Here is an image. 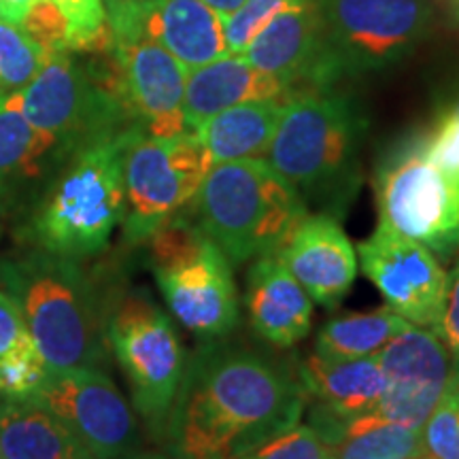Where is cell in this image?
Wrapping results in <instances>:
<instances>
[{"instance_id": "1", "label": "cell", "mask_w": 459, "mask_h": 459, "mask_svg": "<svg viewBox=\"0 0 459 459\" xmlns=\"http://www.w3.org/2000/svg\"><path fill=\"white\" fill-rule=\"evenodd\" d=\"M307 400L298 368L213 338L186 364L164 438L181 459L245 457L294 428Z\"/></svg>"}, {"instance_id": "2", "label": "cell", "mask_w": 459, "mask_h": 459, "mask_svg": "<svg viewBox=\"0 0 459 459\" xmlns=\"http://www.w3.org/2000/svg\"><path fill=\"white\" fill-rule=\"evenodd\" d=\"M368 117L349 91L296 90L287 99L266 162L283 175L307 206L336 220L361 186V149Z\"/></svg>"}, {"instance_id": "3", "label": "cell", "mask_w": 459, "mask_h": 459, "mask_svg": "<svg viewBox=\"0 0 459 459\" xmlns=\"http://www.w3.org/2000/svg\"><path fill=\"white\" fill-rule=\"evenodd\" d=\"M0 281L20 307L49 370L100 368L107 328L77 260L41 249L4 262Z\"/></svg>"}, {"instance_id": "4", "label": "cell", "mask_w": 459, "mask_h": 459, "mask_svg": "<svg viewBox=\"0 0 459 459\" xmlns=\"http://www.w3.org/2000/svg\"><path fill=\"white\" fill-rule=\"evenodd\" d=\"M187 209L232 268L274 254L308 213L296 187L266 160L213 164Z\"/></svg>"}, {"instance_id": "5", "label": "cell", "mask_w": 459, "mask_h": 459, "mask_svg": "<svg viewBox=\"0 0 459 459\" xmlns=\"http://www.w3.org/2000/svg\"><path fill=\"white\" fill-rule=\"evenodd\" d=\"M141 132L134 126L71 153L34 221L41 249L77 262L107 249L126 215V149Z\"/></svg>"}, {"instance_id": "6", "label": "cell", "mask_w": 459, "mask_h": 459, "mask_svg": "<svg viewBox=\"0 0 459 459\" xmlns=\"http://www.w3.org/2000/svg\"><path fill=\"white\" fill-rule=\"evenodd\" d=\"M145 243L160 294L183 328L206 341L238 328L240 298L232 264L192 217H170Z\"/></svg>"}, {"instance_id": "7", "label": "cell", "mask_w": 459, "mask_h": 459, "mask_svg": "<svg viewBox=\"0 0 459 459\" xmlns=\"http://www.w3.org/2000/svg\"><path fill=\"white\" fill-rule=\"evenodd\" d=\"M20 96L28 122L68 153L139 126L122 99L115 62L94 68L73 51H51Z\"/></svg>"}, {"instance_id": "8", "label": "cell", "mask_w": 459, "mask_h": 459, "mask_svg": "<svg viewBox=\"0 0 459 459\" xmlns=\"http://www.w3.org/2000/svg\"><path fill=\"white\" fill-rule=\"evenodd\" d=\"M107 342L128 378L134 411L164 438L187 364L170 317L152 298L132 291L107 321Z\"/></svg>"}, {"instance_id": "9", "label": "cell", "mask_w": 459, "mask_h": 459, "mask_svg": "<svg viewBox=\"0 0 459 459\" xmlns=\"http://www.w3.org/2000/svg\"><path fill=\"white\" fill-rule=\"evenodd\" d=\"M378 226L417 240L436 257L459 249V179L428 160L421 136L400 143L375 172Z\"/></svg>"}, {"instance_id": "10", "label": "cell", "mask_w": 459, "mask_h": 459, "mask_svg": "<svg viewBox=\"0 0 459 459\" xmlns=\"http://www.w3.org/2000/svg\"><path fill=\"white\" fill-rule=\"evenodd\" d=\"M211 166L213 160L196 132L166 139L136 134L124 158L126 243H145L164 221L183 213Z\"/></svg>"}, {"instance_id": "11", "label": "cell", "mask_w": 459, "mask_h": 459, "mask_svg": "<svg viewBox=\"0 0 459 459\" xmlns=\"http://www.w3.org/2000/svg\"><path fill=\"white\" fill-rule=\"evenodd\" d=\"M325 39L342 77L400 65L432 28L428 0H317Z\"/></svg>"}, {"instance_id": "12", "label": "cell", "mask_w": 459, "mask_h": 459, "mask_svg": "<svg viewBox=\"0 0 459 459\" xmlns=\"http://www.w3.org/2000/svg\"><path fill=\"white\" fill-rule=\"evenodd\" d=\"M32 398L48 406L94 459L136 455L134 411L102 368L49 370Z\"/></svg>"}, {"instance_id": "13", "label": "cell", "mask_w": 459, "mask_h": 459, "mask_svg": "<svg viewBox=\"0 0 459 459\" xmlns=\"http://www.w3.org/2000/svg\"><path fill=\"white\" fill-rule=\"evenodd\" d=\"M358 262L394 313L417 328L436 330L449 274L428 247L378 226L358 245Z\"/></svg>"}, {"instance_id": "14", "label": "cell", "mask_w": 459, "mask_h": 459, "mask_svg": "<svg viewBox=\"0 0 459 459\" xmlns=\"http://www.w3.org/2000/svg\"><path fill=\"white\" fill-rule=\"evenodd\" d=\"M377 359L385 389L370 417L421 429L451 385V359L443 341L434 330L409 325L377 353Z\"/></svg>"}, {"instance_id": "15", "label": "cell", "mask_w": 459, "mask_h": 459, "mask_svg": "<svg viewBox=\"0 0 459 459\" xmlns=\"http://www.w3.org/2000/svg\"><path fill=\"white\" fill-rule=\"evenodd\" d=\"M115 41L152 39L187 71L228 56L223 20L203 0H134L107 7Z\"/></svg>"}, {"instance_id": "16", "label": "cell", "mask_w": 459, "mask_h": 459, "mask_svg": "<svg viewBox=\"0 0 459 459\" xmlns=\"http://www.w3.org/2000/svg\"><path fill=\"white\" fill-rule=\"evenodd\" d=\"M113 62L119 91L134 117L149 136H177L186 128L187 68L152 39H128L113 43Z\"/></svg>"}, {"instance_id": "17", "label": "cell", "mask_w": 459, "mask_h": 459, "mask_svg": "<svg viewBox=\"0 0 459 459\" xmlns=\"http://www.w3.org/2000/svg\"><path fill=\"white\" fill-rule=\"evenodd\" d=\"M249 65L296 90L334 88L344 82L325 39L317 0H302L268 24L243 51Z\"/></svg>"}, {"instance_id": "18", "label": "cell", "mask_w": 459, "mask_h": 459, "mask_svg": "<svg viewBox=\"0 0 459 459\" xmlns=\"http://www.w3.org/2000/svg\"><path fill=\"white\" fill-rule=\"evenodd\" d=\"M307 398L315 400L311 426L328 445L344 423L370 415L385 389V377L377 355L372 358H334L308 353L298 364Z\"/></svg>"}, {"instance_id": "19", "label": "cell", "mask_w": 459, "mask_h": 459, "mask_svg": "<svg viewBox=\"0 0 459 459\" xmlns=\"http://www.w3.org/2000/svg\"><path fill=\"white\" fill-rule=\"evenodd\" d=\"M277 255L311 300L325 308L338 307L358 277V251L328 213L304 215Z\"/></svg>"}, {"instance_id": "20", "label": "cell", "mask_w": 459, "mask_h": 459, "mask_svg": "<svg viewBox=\"0 0 459 459\" xmlns=\"http://www.w3.org/2000/svg\"><path fill=\"white\" fill-rule=\"evenodd\" d=\"M245 308L255 334L279 349H291L311 332V296L291 277L277 251L251 262L245 279Z\"/></svg>"}, {"instance_id": "21", "label": "cell", "mask_w": 459, "mask_h": 459, "mask_svg": "<svg viewBox=\"0 0 459 459\" xmlns=\"http://www.w3.org/2000/svg\"><path fill=\"white\" fill-rule=\"evenodd\" d=\"M290 94V85L249 65L243 56H223L187 73L183 99L186 128L196 132L206 119L243 102L283 99Z\"/></svg>"}, {"instance_id": "22", "label": "cell", "mask_w": 459, "mask_h": 459, "mask_svg": "<svg viewBox=\"0 0 459 459\" xmlns=\"http://www.w3.org/2000/svg\"><path fill=\"white\" fill-rule=\"evenodd\" d=\"M3 459H94L37 398L0 400Z\"/></svg>"}, {"instance_id": "23", "label": "cell", "mask_w": 459, "mask_h": 459, "mask_svg": "<svg viewBox=\"0 0 459 459\" xmlns=\"http://www.w3.org/2000/svg\"><path fill=\"white\" fill-rule=\"evenodd\" d=\"M287 99L290 96L243 102L206 119L196 130V136L211 153L213 164L234 160H266Z\"/></svg>"}, {"instance_id": "24", "label": "cell", "mask_w": 459, "mask_h": 459, "mask_svg": "<svg viewBox=\"0 0 459 459\" xmlns=\"http://www.w3.org/2000/svg\"><path fill=\"white\" fill-rule=\"evenodd\" d=\"M409 325V321L389 307L372 313L342 315L321 325L315 338V351L334 358H372Z\"/></svg>"}, {"instance_id": "25", "label": "cell", "mask_w": 459, "mask_h": 459, "mask_svg": "<svg viewBox=\"0 0 459 459\" xmlns=\"http://www.w3.org/2000/svg\"><path fill=\"white\" fill-rule=\"evenodd\" d=\"M330 459H406L423 455L421 429L364 415L344 423L328 445Z\"/></svg>"}, {"instance_id": "26", "label": "cell", "mask_w": 459, "mask_h": 459, "mask_svg": "<svg viewBox=\"0 0 459 459\" xmlns=\"http://www.w3.org/2000/svg\"><path fill=\"white\" fill-rule=\"evenodd\" d=\"M56 143L28 122L20 91L0 96V177L32 175Z\"/></svg>"}, {"instance_id": "27", "label": "cell", "mask_w": 459, "mask_h": 459, "mask_svg": "<svg viewBox=\"0 0 459 459\" xmlns=\"http://www.w3.org/2000/svg\"><path fill=\"white\" fill-rule=\"evenodd\" d=\"M48 56L22 24L0 15V96L24 90L41 71Z\"/></svg>"}, {"instance_id": "28", "label": "cell", "mask_w": 459, "mask_h": 459, "mask_svg": "<svg viewBox=\"0 0 459 459\" xmlns=\"http://www.w3.org/2000/svg\"><path fill=\"white\" fill-rule=\"evenodd\" d=\"M68 24V51L73 54H111L113 32L105 0H51Z\"/></svg>"}, {"instance_id": "29", "label": "cell", "mask_w": 459, "mask_h": 459, "mask_svg": "<svg viewBox=\"0 0 459 459\" xmlns=\"http://www.w3.org/2000/svg\"><path fill=\"white\" fill-rule=\"evenodd\" d=\"M48 375V364L28 334L0 359V398H32Z\"/></svg>"}, {"instance_id": "30", "label": "cell", "mask_w": 459, "mask_h": 459, "mask_svg": "<svg viewBox=\"0 0 459 459\" xmlns=\"http://www.w3.org/2000/svg\"><path fill=\"white\" fill-rule=\"evenodd\" d=\"M300 3L302 0H245L232 15L223 20L228 56H243L249 43L274 17Z\"/></svg>"}, {"instance_id": "31", "label": "cell", "mask_w": 459, "mask_h": 459, "mask_svg": "<svg viewBox=\"0 0 459 459\" xmlns=\"http://www.w3.org/2000/svg\"><path fill=\"white\" fill-rule=\"evenodd\" d=\"M423 453L434 459H459V385L446 387L421 428Z\"/></svg>"}, {"instance_id": "32", "label": "cell", "mask_w": 459, "mask_h": 459, "mask_svg": "<svg viewBox=\"0 0 459 459\" xmlns=\"http://www.w3.org/2000/svg\"><path fill=\"white\" fill-rule=\"evenodd\" d=\"M249 459H330L328 445L311 423L298 421L294 428L274 436L260 449L247 455Z\"/></svg>"}, {"instance_id": "33", "label": "cell", "mask_w": 459, "mask_h": 459, "mask_svg": "<svg viewBox=\"0 0 459 459\" xmlns=\"http://www.w3.org/2000/svg\"><path fill=\"white\" fill-rule=\"evenodd\" d=\"M421 147L428 160L459 179V111L445 107L438 113L432 130L421 136Z\"/></svg>"}, {"instance_id": "34", "label": "cell", "mask_w": 459, "mask_h": 459, "mask_svg": "<svg viewBox=\"0 0 459 459\" xmlns=\"http://www.w3.org/2000/svg\"><path fill=\"white\" fill-rule=\"evenodd\" d=\"M22 28L48 54L68 51V24L51 0H37L22 20Z\"/></svg>"}, {"instance_id": "35", "label": "cell", "mask_w": 459, "mask_h": 459, "mask_svg": "<svg viewBox=\"0 0 459 459\" xmlns=\"http://www.w3.org/2000/svg\"><path fill=\"white\" fill-rule=\"evenodd\" d=\"M434 332L443 341L446 353H449L451 383L453 385H459V262L449 273L445 308Z\"/></svg>"}, {"instance_id": "36", "label": "cell", "mask_w": 459, "mask_h": 459, "mask_svg": "<svg viewBox=\"0 0 459 459\" xmlns=\"http://www.w3.org/2000/svg\"><path fill=\"white\" fill-rule=\"evenodd\" d=\"M28 334L30 332L26 328L20 307L7 291L0 290V359Z\"/></svg>"}, {"instance_id": "37", "label": "cell", "mask_w": 459, "mask_h": 459, "mask_svg": "<svg viewBox=\"0 0 459 459\" xmlns=\"http://www.w3.org/2000/svg\"><path fill=\"white\" fill-rule=\"evenodd\" d=\"M34 3L37 0H0V15L15 22V24H22V20Z\"/></svg>"}, {"instance_id": "38", "label": "cell", "mask_w": 459, "mask_h": 459, "mask_svg": "<svg viewBox=\"0 0 459 459\" xmlns=\"http://www.w3.org/2000/svg\"><path fill=\"white\" fill-rule=\"evenodd\" d=\"M203 3L209 4V7L221 17V20H226V17L232 15L234 11L245 3V0H203Z\"/></svg>"}, {"instance_id": "39", "label": "cell", "mask_w": 459, "mask_h": 459, "mask_svg": "<svg viewBox=\"0 0 459 459\" xmlns=\"http://www.w3.org/2000/svg\"><path fill=\"white\" fill-rule=\"evenodd\" d=\"M122 3H134V0H105V9L113 7V4H122Z\"/></svg>"}, {"instance_id": "40", "label": "cell", "mask_w": 459, "mask_h": 459, "mask_svg": "<svg viewBox=\"0 0 459 459\" xmlns=\"http://www.w3.org/2000/svg\"><path fill=\"white\" fill-rule=\"evenodd\" d=\"M128 459H166V457H160V455H139V453H136V455H132Z\"/></svg>"}, {"instance_id": "41", "label": "cell", "mask_w": 459, "mask_h": 459, "mask_svg": "<svg viewBox=\"0 0 459 459\" xmlns=\"http://www.w3.org/2000/svg\"><path fill=\"white\" fill-rule=\"evenodd\" d=\"M446 107H453V108H457V111H459V91H457L455 96H453V100Z\"/></svg>"}, {"instance_id": "42", "label": "cell", "mask_w": 459, "mask_h": 459, "mask_svg": "<svg viewBox=\"0 0 459 459\" xmlns=\"http://www.w3.org/2000/svg\"><path fill=\"white\" fill-rule=\"evenodd\" d=\"M406 459H434V457H429V455H426V453H423V455H415V457H406Z\"/></svg>"}, {"instance_id": "43", "label": "cell", "mask_w": 459, "mask_h": 459, "mask_svg": "<svg viewBox=\"0 0 459 459\" xmlns=\"http://www.w3.org/2000/svg\"><path fill=\"white\" fill-rule=\"evenodd\" d=\"M453 4H455V13L459 17V0H453Z\"/></svg>"}, {"instance_id": "44", "label": "cell", "mask_w": 459, "mask_h": 459, "mask_svg": "<svg viewBox=\"0 0 459 459\" xmlns=\"http://www.w3.org/2000/svg\"><path fill=\"white\" fill-rule=\"evenodd\" d=\"M232 459H249V457H247V455H245V457H232Z\"/></svg>"}, {"instance_id": "45", "label": "cell", "mask_w": 459, "mask_h": 459, "mask_svg": "<svg viewBox=\"0 0 459 459\" xmlns=\"http://www.w3.org/2000/svg\"><path fill=\"white\" fill-rule=\"evenodd\" d=\"M0 459H3V453H0Z\"/></svg>"}]
</instances>
